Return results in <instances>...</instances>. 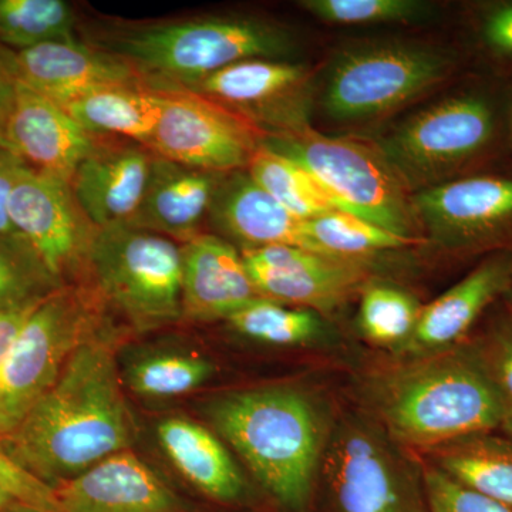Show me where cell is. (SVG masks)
<instances>
[{
	"label": "cell",
	"mask_w": 512,
	"mask_h": 512,
	"mask_svg": "<svg viewBox=\"0 0 512 512\" xmlns=\"http://www.w3.org/2000/svg\"><path fill=\"white\" fill-rule=\"evenodd\" d=\"M512 292V252L485 256L456 285L421 306L412 338L397 355L440 352L466 342L488 311Z\"/></svg>",
	"instance_id": "obj_19"
},
{
	"label": "cell",
	"mask_w": 512,
	"mask_h": 512,
	"mask_svg": "<svg viewBox=\"0 0 512 512\" xmlns=\"http://www.w3.org/2000/svg\"><path fill=\"white\" fill-rule=\"evenodd\" d=\"M504 123L505 134H507L508 141H510L512 147V87L508 90L507 96H505Z\"/></svg>",
	"instance_id": "obj_42"
},
{
	"label": "cell",
	"mask_w": 512,
	"mask_h": 512,
	"mask_svg": "<svg viewBox=\"0 0 512 512\" xmlns=\"http://www.w3.org/2000/svg\"><path fill=\"white\" fill-rule=\"evenodd\" d=\"M157 441L165 457L202 495L222 505H249L254 488L224 440L207 424L184 416L158 421Z\"/></svg>",
	"instance_id": "obj_23"
},
{
	"label": "cell",
	"mask_w": 512,
	"mask_h": 512,
	"mask_svg": "<svg viewBox=\"0 0 512 512\" xmlns=\"http://www.w3.org/2000/svg\"><path fill=\"white\" fill-rule=\"evenodd\" d=\"M259 296L330 318L359 298L373 279L372 262L339 258L289 245L241 249Z\"/></svg>",
	"instance_id": "obj_15"
},
{
	"label": "cell",
	"mask_w": 512,
	"mask_h": 512,
	"mask_svg": "<svg viewBox=\"0 0 512 512\" xmlns=\"http://www.w3.org/2000/svg\"><path fill=\"white\" fill-rule=\"evenodd\" d=\"M0 512H39L36 510H32V508L25 507V505H20L18 503L9 504L8 507L3 508Z\"/></svg>",
	"instance_id": "obj_43"
},
{
	"label": "cell",
	"mask_w": 512,
	"mask_h": 512,
	"mask_svg": "<svg viewBox=\"0 0 512 512\" xmlns=\"http://www.w3.org/2000/svg\"><path fill=\"white\" fill-rule=\"evenodd\" d=\"M100 296L66 285L39 303L0 363V433L8 436L59 379L83 343L104 333Z\"/></svg>",
	"instance_id": "obj_7"
},
{
	"label": "cell",
	"mask_w": 512,
	"mask_h": 512,
	"mask_svg": "<svg viewBox=\"0 0 512 512\" xmlns=\"http://www.w3.org/2000/svg\"><path fill=\"white\" fill-rule=\"evenodd\" d=\"M170 90L210 100L248 120L264 136L311 126L312 74L289 60H244Z\"/></svg>",
	"instance_id": "obj_13"
},
{
	"label": "cell",
	"mask_w": 512,
	"mask_h": 512,
	"mask_svg": "<svg viewBox=\"0 0 512 512\" xmlns=\"http://www.w3.org/2000/svg\"><path fill=\"white\" fill-rule=\"evenodd\" d=\"M500 131L497 101L471 90L414 114L379 147L409 190L421 191L473 170L493 153Z\"/></svg>",
	"instance_id": "obj_9"
},
{
	"label": "cell",
	"mask_w": 512,
	"mask_h": 512,
	"mask_svg": "<svg viewBox=\"0 0 512 512\" xmlns=\"http://www.w3.org/2000/svg\"><path fill=\"white\" fill-rule=\"evenodd\" d=\"M207 221L218 232L215 235L234 241L242 249L289 245L320 252L306 234L305 221L262 190L247 170L222 177Z\"/></svg>",
	"instance_id": "obj_22"
},
{
	"label": "cell",
	"mask_w": 512,
	"mask_h": 512,
	"mask_svg": "<svg viewBox=\"0 0 512 512\" xmlns=\"http://www.w3.org/2000/svg\"><path fill=\"white\" fill-rule=\"evenodd\" d=\"M454 59L433 47L377 43L346 50L330 70L323 106L339 121L386 116L450 76Z\"/></svg>",
	"instance_id": "obj_10"
},
{
	"label": "cell",
	"mask_w": 512,
	"mask_h": 512,
	"mask_svg": "<svg viewBox=\"0 0 512 512\" xmlns=\"http://www.w3.org/2000/svg\"><path fill=\"white\" fill-rule=\"evenodd\" d=\"M477 32L490 55L512 63V2L487 6L478 18Z\"/></svg>",
	"instance_id": "obj_38"
},
{
	"label": "cell",
	"mask_w": 512,
	"mask_h": 512,
	"mask_svg": "<svg viewBox=\"0 0 512 512\" xmlns=\"http://www.w3.org/2000/svg\"><path fill=\"white\" fill-rule=\"evenodd\" d=\"M63 286L28 241L0 234V312L33 308Z\"/></svg>",
	"instance_id": "obj_33"
},
{
	"label": "cell",
	"mask_w": 512,
	"mask_h": 512,
	"mask_svg": "<svg viewBox=\"0 0 512 512\" xmlns=\"http://www.w3.org/2000/svg\"><path fill=\"white\" fill-rule=\"evenodd\" d=\"M136 420L128 407L119 360L106 335L70 357L59 379L5 436L19 466L52 487L131 450Z\"/></svg>",
	"instance_id": "obj_1"
},
{
	"label": "cell",
	"mask_w": 512,
	"mask_h": 512,
	"mask_svg": "<svg viewBox=\"0 0 512 512\" xmlns=\"http://www.w3.org/2000/svg\"><path fill=\"white\" fill-rule=\"evenodd\" d=\"M262 146L301 165L336 210L426 244L413 195L379 146L355 138L323 136L311 126L264 136Z\"/></svg>",
	"instance_id": "obj_6"
},
{
	"label": "cell",
	"mask_w": 512,
	"mask_h": 512,
	"mask_svg": "<svg viewBox=\"0 0 512 512\" xmlns=\"http://www.w3.org/2000/svg\"><path fill=\"white\" fill-rule=\"evenodd\" d=\"M500 406V430L512 439V292L488 311L470 336Z\"/></svg>",
	"instance_id": "obj_34"
},
{
	"label": "cell",
	"mask_w": 512,
	"mask_h": 512,
	"mask_svg": "<svg viewBox=\"0 0 512 512\" xmlns=\"http://www.w3.org/2000/svg\"><path fill=\"white\" fill-rule=\"evenodd\" d=\"M458 484L512 511V439L470 434L419 454Z\"/></svg>",
	"instance_id": "obj_25"
},
{
	"label": "cell",
	"mask_w": 512,
	"mask_h": 512,
	"mask_svg": "<svg viewBox=\"0 0 512 512\" xmlns=\"http://www.w3.org/2000/svg\"><path fill=\"white\" fill-rule=\"evenodd\" d=\"M248 174L262 190L302 221H311L338 211L325 191L301 165L259 147L247 167Z\"/></svg>",
	"instance_id": "obj_31"
},
{
	"label": "cell",
	"mask_w": 512,
	"mask_h": 512,
	"mask_svg": "<svg viewBox=\"0 0 512 512\" xmlns=\"http://www.w3.org/2000/svg\"><path fill=\"white\" fill-rule=\"evenodd\" d=\"M124 386L138 397L174 399L200 390L217 373L214 363L200 353L154 349L131 356L120 366Z\"/></svg>",
	"instance_id": "obj_28"
},
{
	"label": "cell",
	"mask_w": 512,
	"mask_h": 512,
	"mask_svg": "<svg viewBox=\"0 0 512 512\" xmlns=\"http://www.w3.org/2000/svg\"><path fill=\"white\" fill-rule=\"evenodd\" d=\"M431 512H512L490 498L468 490L421 458Z\"/></svg>",
	"instance_id": "obj_36"
},
{
	"label": "cell",
	"mask_w": 512,
	"mask_h": 512,
	"mask_svg": "<svg viewBox=\"0 0 512 512\" xmlns=\"http://www.w3.org/2000/svg\"><path fill=\"white\" fill-rule=\"evenodd\" d=\"M353 406L417 454L500 430V406L470 338L440 352L389 355L366 367L355 377Z\"/></svg>",
	"instance_id": "obj_3"
},
{
	"label": "cell",
	"mask_w": 512,
	"mask_h": 512,
	"mask_svg": "<svg viewBox=\"0 0 512 512\" xmlns=\"http://www.w3.org/2000/svg\"><path fill=\"white\" fill-rule=\"evenodd\" d=\"M94 137H120L150 146L161 113V93L146 84L109 87L62 104Z\"/></svg>",
	"instance_id": "obj_26"
},
{
	"label": "cell",
	"mask_w": 512,
	"mask_h": 512,
	"mask_svg": "<svg viewBox=\"0 0 512 512\" xmlns=\"http://www.w3.org/2000/svg\"><path fill=\"white\" fill-rule=\"evenodd\" d=\"M15 66L19 82L60 106L97 90L144 84L126 60L79 40L15 52Z\"/></svg>",
	"instance_id": "obj_20"
},
{
	"label": "cell",
	"mask_w": 512,
	"mask_h": 512,
	"mask_svg": "<svg viewBox=\"0 0 512 512\" xmlns=\"http://www.w3.org/2000/svg\"><path fill=\"white\" fill-rule=\"evenodd\" d=\"M161 93V113L148 148L167 158L212 173L247 170L264 134L218 104L173 90Z\"/></svg>",
	"instance_id": "obj_14"
},
{
	"label": "cell",
	"mask_w": 512,
	"mask_h": 512,
	"mask_svg": "<svg viewBox=\"0 0 512 512\" xmlns=\"http://www.w3.org/2000/svg\"><path fill=\"white\" fill-rule=\"evenodd\" d=\"M8 217L63 285L89 275V258L99 228L84 214L69 183L20 168L10 191Z\"/></svg>",
	"instance_id": "obj_12"
},
{
	"label": "cell",
	"mask_w": 512,
	"mask_h": 512,
	"mask_svg": "<svg viewBox=\"0 0 512 512\" xmlns=\"http://www.w3.org/2000/svg\"><path fill=\"white\" fill-rule=\"evenodd\" d=\"M256 484L284 512H311L339 407L319 387L282 382L227 390L200 407Z\"/></svg>",
	"instance_id": "obj_2"
},
{
	"label": "cell",
	"mask_w": 512,
	"mask_h": 512,
	"mask_svg": "<svg viewBox=\"0 0 512 512\" xmlns=\"http://www.w3.org/2000/svg\"><path fill=\"white\" fill-rule=\"evenodd\" d=\"M224 175L154 157L143 201L128 227L163 235L181 245L197 238Z\"/></svg>",
	"instance_id": "obj_24"
},
{
	"label": "cell",
	"mask_w": 512,
	"mask_h": 512,
	"mask_svg": "<svg viewBox=\"0 0 512 512\" xmlns=\"http://www.w3.org/2000/svg\"><path fill=\"white\" fill-rule=\"evenodd\" d=\"M20 168L18 158L0 146V234L18 235L9 221L8 200Z\"/></svg>",
	"instance_id": "obj_39"
},
{
	"label": "cell",
	"mask_w": 512,
	"mask_h": 512,
	"mask_svg": "<svg viewBox=\"0 0 512 512\" xmlns=\"http://www.w3.org/2000/svg\"><path fill=\"white\" fill-rule=\"evenodd\" d=\"M299 5L336 25L412 22L430 13V6L417 0H303Z\"/></svg>",
	"instance_id": "obj_35"
},
{
	"label": "cell",
	"mask_w": 512,
	"mask_h": 512,
	"mask_svg": "<svg viewBox=\"0 0 512 512\" xmlns=\"http://www.w3.org/2000/svg\"><path fill=\"white\" fill-rule=\"evenodd\" d=\"M76 23L73 6L64 0H0V45L12 52L76 42Z\"/></svg>",
	"instance_id": "obj_30"
},
{
	"label": "cell",
	"mask_w": 512,
	"mask_h": 512,
	"mask_svg": "<svg viewBox=\"0 0 512 512\" xmlns=\"http://www.w3.org/2000/svg\"><path fill=\"white\" fill-rule=\"evenodd\" d=\"M311 512H431L423 460L355 406L339 407Z\"/></svg>",
	"instance_id": "obj_5"
},
{
	"label": "cell",
	"mask_w": 512,
	"mask_h": 512,
	"mask_svg": "<svg viewBox=\"0 0 512 512\" xmlns=\"http://www.w3.org/2000/svg\"><path fill=\"white\" fill-rule=\"evenodd\" d=\"M183 319L190 322L227 320L261 298L252 284L241 252L215 234H201L181 245Z\"/></svg>",
	"instance_id": "obj_21"
},
{
	"label": "cell",
	"mask_w": 512,
	"mask_h": 512,
	"mask_svg": "<svg viewBox=\"0 0 512 512\" xmlns=\"http://www.w3.org/2000/svg\"><path fill=\"white\" fill-rule=\"evenodd\" d=\"M421 306L406 289L370 279L359 295L357 332L369 345L397 355L412 338Z\"/></svg>",
	"instance_id": "obj_29"
},
{
	"label": "cell",
	"mask_w": 512,
	"mask_h": 512,
	"mask_svg": "<svg viewBox=\"0 0 512 512\" xmlns=\"http://www.w3.org/2000/svg\"><path fill=\"white\" fill-rule=\"evenodd\" d=\"M55 494L60 512H204L133 450L57 485Z\"/></svg>",
	"instance_id": "obj_17"
},
{
	"label": "cell",
	"mask_w": 512,
	"mask_h": 512,
	"mask_svg": "<svg viewBox=\"0 0 512 512\" xmlns=\"http://www.w3.org/2000/svg\"><path fill=\"white\" fill-rule=\"evenodd\" d=\"M305 231L323 254L356 261L373 262L377 255L423 245L342 211L305 221Z\"/></svg>",
	"instance_id": "obj_32"
},
{
	"label": "cell",
	"mask_w": 512,
	"mask_h": 512,
	"mask_svg": "<svg viewBox=\"0 0 512 512\" xmlns=\"http://www.w3.org/2000/svg\"><path fill=\"white\" fill-rule=\"evenodd\" d=\"M96 141L59 103L22 82L0 126V146L23 167L69 184Z\"/></svg>",
	"instance_id": "obj_16"
},
{
	"label": "cell",
	"mask_w": 512,
	"mask_h": 512,
	"mask_svg": "<svg viewBox=\"0 0 512 512\" xmlns=\"http://www.w3.org/2000/svg\"><path fill=\"white\" fill-rule=\"evenodd\" d=\"M12 503H15V501L0 488V510H3V508L8 507V505Z\"/></svg>",
	"instance_id": "obj_44"
},
{
	"label": "cell",
	"mask_w": 512,
	"mask_h": 512,
	"mask_svg": "<svg viewBox=\"0 0 512 512\" xmlns=\"http://www.w3.org/2000/svg\"><path fill=\"white\" fill-rule=\"evenodd\" d=\"M225 322L241 338L274 348H309L335 340V329L325 316L262 296Z\"/></svg>",
	"instance_id": "obj_27"
},
{
	"label": "cell",
	"mask_w": 512,
	"mask_h": 512,
	"mask_svg": "<svg viewBox=\"0 0 512 512\" xmlns=\"http://www.w3.org/2000/svg\"><path fill=\"white\" fill-rule=\"evenodd\" d=\"M93 45L126 60L154 90L197 82L244 60H288L295 52V39L288 29L251 16H202L121 26Z\"/></svg>",
	"instance_id": "obj_4"
},
{
	"label": "cell",
	"mask_w": 512,
	"mask_h": 512,
	"mask_svg": "<svg viewBox=\"0 0 512 512\" xmlns=\"http://www.w3.org/2000/svg\"><path fill=\"white\" fill-rule=\"evenodd\" d=\"M181 244L154 232L99 229L89 258L92 288L140 333L183 320Z\"/></svg>",
	"instance_id": "obj_8"
},
{
	"label": "cell",
	"mask_w": 512,
	"mask_h": 512,
	"mask_svg": "<svg viewBox=\"0 0 512 512\" xmlns=\"http://www.w3.org/2000/svg\"><path fill=\"white\" fill-rule=\"evenodd\" d=\"M37 306V305H36ZM23 309V311L0 312V363L5 359L6 353L12 346L13 340L18 336L23 323L26 322L30 312L33 309Z\"/></svg>",
	"instance_id": "obj_41"
},
{
	"label": "cell",
	"mask_w": 512,
	"mask_h": 512,
	"mask_svg": "<svg viewBox=\"0 0 512 512\" xmlns=\"http://www.w3.org/2000/svg\"><path fill=\"white\" fill-rule=\"evenodd\" d=\"M18 86L19 77L16 73L15 52L0 45V126L12 109Z\"/></svg>",
	"instance_id": "obj_40"
},
{
	"label": "cell",
	"mask_w": 512,
	"mask_h": 512,
	"mask_svg": "<svg viewBox=\"0 0 512 512\" xmlns=\"http://www.w3.org/2000/svg\"><path fill=\"white\" fill-rule=\"evenodd\" d=\"M0 488L15 503L39 512H60L55 490L16 463L0 433Z\"/></svg>",
	"instance_id": "obj_37"
},
{
	"label": "cell",
	"mask_w": 512,
	"mask_h": 512,
	"mask_svg": "<svg viewBox=\"0 0 512 512\" xmlns=\"http://www.w3.org/2000/svg\"><path fill=\"white\" fill-rule=\"evenodd\" d=\"M156 154L136 141L97 137L74 171L70 187L94 227L131 224L136 217Z\"/></svg>",
	"instance_id": "obj_18"
},
{
	"label": "cell",
	"mask_w": 512,
	"mask_h": 512,
	"mask_svg": "<svg viewBox=\"0 0 512 512\" xmlns=\"http://www.w3.org/2000/svg\"><path fill=\"white\" fill-rule=\"evenodd\" d=\"M426 244L456 258L512 252V175L473 173L413 195Z\"/></svg>",
	"instance_id": "obj_11"
}]
</instances>
